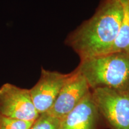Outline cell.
<instances>
[{
  "label": "cell",
  "mask_w": 129,
  "mask_h": 129,
  "mask_svg": "<svg viewBox=\"0 0 129 129\" xmlns=\"http://www.w3.org/2000/svg\"><path fill=\"white\" fill-rule=\"evenodd\" d=\"M90 90L108 88L129 91V53H108L81 61L77 68Z\"/></svg>",
  "instance_id": "obj_2"
},
{
  "label": "cell",
  "mask_w": 129,
  "mask_h": 129,
  "mask_svg": "<svg viewBox=\"0 0 129 129\" xmlns=\"http://www.w3.org/2000/svg\"><path fill=\"white\" fill-rule=\"evenodd\" d=\"M0 115L34 121L39 114L32 102L29 89L4 84L0 87Z\"/></svg>",
  "instance_id": "obj_4"
},
{
  "label": "cell",
  "mask_w": 129,
  "mask_h": 129,
  "mask_svg": "<svg viewBox=\"0 0 129 129\" xmlns=\"http://www.w3.org/2000/svg\"><path fill=\"white\" fill-rule=\"evenodd\" d=\"M124 12L121 25L113 46L109 53L124 52L129 53V17L124 2Z\"/></svg>",
  "instance_id": "obj_8"
},
{
  "label": "cell",
  "mask_w": 129,
  "mask_h": 129,
  "mask_svg": "<svg viewBox=\"0 0 129 129\" xmlns=\"http://www.w3.org/2000/svg\"><path fill=\"white\" fill-rule=\"evenodd\" d=\"M63 87L54 104L47 112L61 120L76 107L90 91V88L84 77L77 69Z\"/></svg>",
  "instance_id": "obj_6"
},
{
  "label": "cell",
  "mask_w": 129,
  "mask_h": 129,
  "mask_svg": "<svg viewBox=\"0 0 129 129\" xmlns=\"http://www.w3.org/2000/svg\"><path fill=\"white\" fill-rule=\"evenodd\" d=\"M124 2L125 8H126L127 10V14H128V16L129 17V0H124Z\"/></svg>",
  "instance_id": "obj_11"
},
{
  "label": "cell",
  "mask_w": 129,
  "mask_h": 129,
  "mask_svg": "<svg viewBox=\"0 0 129 129\" xmlns=\"http://www.w3.org/2000/svg\"><path fill=\"white\" fill-rule=\"evenodd\" d=\"M90 90L105 128L129 129V91L108 88Z\"/></svg>",
  "instance_id": "obj_3"
},
{
  "label": "cell",
  "mask_w": 129,
  "mask_h": 129,
  "mask_svg": "<svg viewBox=\"0 0 129 129\" xmlns=\"http://www.w3.org/2000/svg\"><path fill=\"white\" fill-rule=\"evenodd\" d=\"M123 0H102L94 15L68 37L67 43L81 61L108 54L121 25Z\"/></svg>",
  "instance_id": "obj_1"
},
{
  "label": "cell",
  "mask_w": 129,
  "mask_h": 129,
  "mask_svg": "<svg viewBox=\"0 0 129 129\" xmlns=\"http://www.w3.org/2000/svg\"><path fill=\"white\" fill-rule=\"evenodd\" d=\"M60 120L48 112L39 114L29 129H58Z\"/></svg>",
  "instance_id": "obj_9"
},
{
  "label": "cell",
  "mask_w": 129,
  "mask_h": 129,
  "mask_svg": "<svg viewBox=\"0 0 129 129\" xmlns=\"http://www.w3.org/2000/svg\"><path fill=\"white\" fill-rule=\"evenodd\" d=\"M105 126L91 90L76 107L60 120L58 129H104Z\"/></svg>",
  "instance_id": "obj_7"
},
{
  "label": "cell",
  "mask_w": 129,
  "mask_h": 129,
  "mask_svg": "<svg viewBox=\"0 0 129 129\" xmlns=\"http://www.w3.org/2000/svg\"><path fill=\"white\" fill-rule=\"evenodd\" d=\"M33 122L0 115V129H29Z\"/></svg>",
  "instance_id": "obj_10"
},
{
  "label": "cell",
  "mask_w": 129,
  "mask_h": 129,
  "mask_svg": "<svg viewBox=\"0 0 129 129\" xmlns=\"http://www.w3.org/2000/svg\"><path fill=\"white\" fill-rule=\"evenodd\" d=\"M72 73L62 74L41 68L39 80L29 89L32 102L38 114L50 110Z\"/></svg>",
  "instance_id": "obj_5"
}]
</instances>
